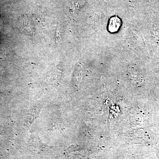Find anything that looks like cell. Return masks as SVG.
<instances>
[{"label": "cell", "mask_w": 159, "mask_h": 159, "mask_svg": "<svg viewBox=\"0 0 159 159\" xmlns=\"http://www.w3.org/2000/svg\"><path fill=\"white\" fill-rule=\"evenodd\" d=\"M121 25V21L118 17L115 16L111 19L109 25V29L111 32L118 31Z\"/></svg>", "instance_id": "obj_1"}]
</instances>
